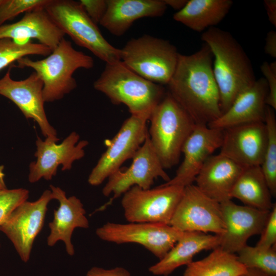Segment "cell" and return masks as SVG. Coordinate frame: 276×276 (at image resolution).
Masks as SVG:
<instances>
[{
  "mask_svg": "<svg viewBox=\"0 0 276 276\" xmlns=\"http://www.w3.org/2000/svg\"><path fill=\"white\" fill-rule=\"evenodd\" d=\"M184 188L163 184L149 189L131 187L123 194L121 200L125 219L132 223L170 225Z\"/></svg>",
  "mask_w": 276,
  "mask_h": 276,
  "instance_id": "ba28073f",
  "label": "cell"
},
{
  "mask_svg": "<svg viewBox=\"0 0 276 276\" xmlns=\"http://www.w3.org/2000/svg\"><path fill=\"white\" fill-rule=\"evenodd\" d=\"M244 168L220 153L212 155L197 174L196 186L206 196L219 203L231 200L232 190Z\"/></svg>",
  "mask_w": 276,
  "mask_h": 276,
  "instance_id": "44dd1931",
  "label": "cell"
},
{
  "mask_svg": "<svg viewBox=\"0 0 276 276\" xmlns=\"http://www.w3.org/2000/svg\"><path fill=\"white\" fill-rule=\"evenodd\" d=\"M107 4L100 24L117 36L123 35L139 19L162 16L167 8L164 0H107Z\"/></svg>",
  "mask_w": 276,
  "mask_h": 276,
  "instance_id": "603a6c76",
  "label": "cell"
},
{
  "mask_svg": "<svg viewBox=\"0 0 276 276\" xmlns=\"http://www.w3.org/2000/svg\"><path fill=\"white\" fill-rule=\"evenodd\" d=\"M220 205L225 232L219 235V247L232 254L238 252L246 245L250 237L262 233L271 211L237 205L231 200Z\"/></svg>",
  "mask_w": 276,
  "mask_h": 276,
  "instance_id": "2e32d148",
  "label": "cell"
},
{
  "mask_svg": "<svg viewBox=\"0 0 276 276\" xmlns=\"http://www.w3.org/2000/svg\"><path fill=\"white\" fill-rule=\"evenodd\" d=\"M3 0H0V5L3 3Z\"/></svg>",
  "mask_w": 276,
  "mask_h": 276,
  "instance_id": "b9f144b4",
  "label": "cell"
},
{
  "mask_svg": "<svg viewBox=\"0 0 276 276\" xmlns=\"http://www.w3.org/2000/svg\"><path fill=\"white\" fill-rule=\"evenodd\" d=\"M121 50V61L128 68L162 85L169 82L179 54L168 40L146 34L131 39Z\"/></svg>",
  "mask_w": 276,
  "mask_h": 276,
  "instance_id": "52a82bcc",
  "label": "cell"
},
{
  "mask_svg": "<svg viewBox=\"0 0 276 276\" xmlns=\"http://www.w3.org/2000/svg\"><path fill=\"white\" fill-rule=\"evenodd\" d=\"M264 52L269 56L276 57V32L274 30L269 31L265 38Z\"/></svg>",
  "mask_w": 276,
  "mask_h": 276,
  "instance_id": "8d00e7d4",
  "label": "cell"
},
{
  "mask_svg": "<svg viewBox=\"0 0 276 276\" xmlns=\"http://www.w3.org/2000/svg\"><path fill=\"white\" fill-rule=\"evenodd\" d=\"M52 200L51 190H45L36 201L21 203L0 226V231L10 240L25 263L30 259L34 242L43 227L48 205Z\"/></svg>",
  "mask_w": 276,
  "mask_h": 276,
  "instance_id": "7c38bea8",
  "label": "cell"
},
{
  "mask_svg": "<svg viewBox=\"0 0 276 276\" xmlns=\"http://www.w3.org/2000/svg\"><path fill=\"white\" fill-rule=\"evenodd\" d=\"M53 199L57 200L59 207L54 211V218L49 224L50 234L47 244L53 246L58 241L64 243L67 254L73 256L75 250L72 236L76 228H88L89 223L81 200L75 196L67 197L60 188L50 185Z\"/></svg>",
  "mask_w": 276,
  "mask_h": 276,
  "instance_id": "d6986e66",
  "label": "cell"
},
{
  "mask_svg": "<svg viewBox=\"0 0 276 276\" xmlns=\"http://www.w3.org/2000/svg\"><path fill=\"white\" fill-rule=\"evenodd\" d=\"M261 236L256 246L269 248L276 246V204L273 203L267 223L261 234Z\"/></svg>",
  "mask_w": 276,
  "mask_h": 276,
  "instance_id": "836d02e7",
  "label": "cell"
},
{
  "mask_svg": "<svg viewBox=\"0 0 276 276\" xmlns=\"http://www.w3.org/2000/svg\"><path fill=\"white\" fill-rule=\"evenodd\" d=\"M237 253L239 261L246 269H257L276 276V246L263 248L246 245Z\"/></svg>",
  "mask_w": 276,
  "mask_h": 276,
  "instance_id": "f546056e",
  "label": "cell"
},
{
  "mask_svg": "<svg viewBox=\"0 0 276 276\" xmlns=\"http://www.w3.org/2000/svg\"><path fill=\"white\" fill-rule=\"evenodd\" d=\"M132 159L129 168L125 170L120 169L108 177L102 193L106 197L113 194L111 201L134 186L149 189L153 184L154 179L157 178H161L166 182L171 179L152 146L148 133Z\"/></svg>",
  "mask_w": 276,
  "mask_h": 276,
  "instance_id": "4fadbf2b",
  "label": "cell"
},
{
  "mask_svg": "<svg viewBox=\"0 0 276 276\" xmlns=\"http://www.w3.org/2000/svg\"><path fill=\"white\" fill-rule=\"evenodd\" d=\"M11 70L9 68L0 79V95L13 102L26 119L35 121L45 138L59 139L45 113L42 95L43 84L40 78L34 72L24 80H15L11 77Z\"/></svg>",
  "mask_w": 276,
  "mask_h": 276,
  "instance_id": "9a60e30c",
  "label": "cell"
},
{
  "mask_svg": "<svg viewBox=\"0 0 276 276\" xmlns=\"http://www.w3.org/2000/svg\"><path fill=\"white\" fill-rule=\"evenodd\" d=\"M264 4L269 21L276 27V1L265 0Z\"/></svg>",
  "mask_w": 276,
  "mask_h": 276,
  "instance_id": "74e56055",
  "label": "cell"
},
{
  "mask_svg": "<svg viewBox=\"0 0 276 276\" xmlns=\"http://www.w3.org/2000/svg\"><path fill=\"white\" fill-rule=\"evenodd\" d=\"M167 85L169 93L196 125H208L221 115L213 55L205 43L194 54H179Z\"/></svg>",
  "mask_w": 276,
  "mask_h": 276,
  "instance_id": "6da1fadb",
  "label": "cell"
},
{
  "mask_svg": "<svg viewBox=\"0 0 276 276\" xmlns=\"http://www.w3.org/2000/svg\"><path fill=\"white\" fill-rule=\"evenodd\" d=\"M201 40L209 47L213 55V74L223 113L237 96L257 79L247 54L229 32L212 27L203 32Z\"/></svg>",
  "mask_w": 276,
  "mask_h": 276,
  "instance_id": "7a4b0ae2",
  "label": "cell"
},
{
  "mask_svg": "<svg viewBox=\"0 0 276 276\" xmlns=\"http://www.w3.org/2000/svg\"><path fill=\"white\" fill-rule=\"evenodd\" d=\"M148 121L152 146L163 168H171L178 163L182 146L196 124L168 91Z\"/></svg>",
  "mask_w": 276,
  "mask_h": 276,
  "instance_id": "5b68a950",
  "label": "cell"
},
{
  "mask_svg": "<svg viewBox=\"0 0 276 276\" xmlns=\"http://www.w3.org/2000/svg\"><path fill=\"white\" fill-rule=\"evenodd\" d=\"M265 124L267 142L261 168L272 197L276 195V118L274 109L266 106Z\"/></svg>",
  "mask_w": 276,
  "mask_h": 276,
  "instance_id": "83f0119b",
  "label": "cell"
},
{
  "mask_svg": "<svg viewBox=\"0 0 276 276\" xmlns=\"http://www.w3.org/2000/svg\"><path fill=\"white\" fill-rule=\"evenodd\" d=\"M223 138V129L196 125L182 146L183 159L175 176L163 185L185 187L193 184L205 162L221 147Z\"/></svg>",
  "mask_w": 276,
  "mask_h": 276,
  "instance_id": "ac0fdd59",
  "label": "cell"
},
{
  "mask_svg": "<svg viewBox=\"0 0 276 276\" xmlns=\"http://www.w3.org/2000/svg\"><path fill=\"white\" fill-rule=\"evenodd\" d=\"M29 195V191L24 188L7 189L0 192V226L18 205L27 200Z\"/></svg>",
  "mask_w": 276,
  "mask_h": 276,
  "instance_id": "1f68e13d",
  "label": "cell"
},
{
  "mask_svg": "<svg viewBox=\"0 0 276 276\" xmlns=\"http://www.w3.org/2000/svg\"><path fill=\"white\" fill-rule=\"evenodd\" d=\"M170 225L152 223L121 224L107 222L96 229L101 240L118 244L134 243L143 246L159 260L173 247L182 235Z\"/></svg>",
  "mask_w": 276,
  "mask_h": 276,
  "instance_id": "30bf717a",
  "label": "cell"
},
{
  "mask_svg": "<svg viewBox=\"0 0 276 276\" xmlns=\"http://www.w3.org/2000/svg\"><path fill=\"white\" fill-rule=\"evenodd\" d=\"M223 130L220 154L244 168L261 166L267 142L265 122L240 124Z\"/></svg>",
  "mask_w": 276,
  "mask_h": 276,
  "instance_id": "e0dca14e",
  "label": "cell"
},
{
  "mask_svg": "<svg viewBox=\"0 0 276 276\" xmlns=\"http://www.w3.org/2000/svg\"><path fill=\"white\" fill-rule=\"evenodd\" d=\"M170 225L184 232H225L220 203L208 197L193 184L186 186Z\"/></svg>",
  "mask_w": 276,
  "mask_h": 276,
  "instance_id": "9c48e42d",
  "label": "cell"
},
{
  "mask_svg": "<svg viewBox=\"0 0 276 276\" xmlns=\"http://www.w3.org/2000/svg\"><path fill=\"white\" fill-rule=\"evenodd\" d=\"M267 86L268 94L266 100L267 106L276 109V62H264L260 66Z\"/></svg>",
  "mask_w": 276,
  "mask_h": 276,
  "instance_id": "d6a6232c",
  "label": "cell"
},
{
  "mask_svg": "<svg viewBox=\"0 0 276 276\" xmlns=\"http://www.w3.org/2000/svg\"><path fill=\"white\" fill-rule=\"evenodd\" d=\"M272 197L260 166L244 168L231 193L232 198L262 211L271 210Z\"/></svg>",
  "mask_w": 276,
  "mask_h": 276,
  "instance_id": "484cf974",
  "label": "cell"
},
{
  "mask_svg": "<svg viewBox=\"0 0 276 276\" xmlns=\"http://www.w3.org/2000/svg\"><path fill=\"white\" fill-rule=\"evenodd\" d=\"M52 50L30 40L18 42L10 38L0 39V71L19 59L29 55H49Z\"/></svg>",
  "mask_w": 276,
  "mask_h": 276,
  "instance_id": "f1b7e54d",
  "label": "cell"
},
{
  "mask_svg": "<svg viewBox=\"0 0 276 276\" xmlns=\"http://www.w3.org/2000/svg\"><path fill=\"white\" fill-rule=\"evenodd\" d=\"M18 67H30L34 70L43 84L44 102L62 99L77 87L73 74L79 68L90 69L94 66L93 58L75 49L64 37L46 58L33 60L28 57L17 61Z\"/></svg>",
  "mask_w": 276,
  "mask_h": 276,
  "instance_id": "277c9868",
  "label": "cell"
},
{
  "mask_svg": "<svg viewBox=\"0 0 276 276\" xmlns=\"http://www.w3.org/2000/svg\"><path fill=\"white\" fill-rule=\"evenodd\" d=\"M94 88L112 104H124L131 115L147 119L166 94L163 85L141 77L119 61L106 63Z\"/></svg>",
  "mask_w": 276,
  "mask_h": 276,
  "instance_id": "3957f363",
  "label": "cell"
},
{
  "mask_svg": "<svg viewBox=\"0 0 276 276\" xmlns=\"http://www.w3.org/2000/svg\"><path fill=\"white\" fill-rule=\"evenodd\" d=\"M79 139V135L75 131L59 144H57L59 139L45 138L43 141L37 136L34 153L36 160L30 164L29 181L35 183L41 178L51 180L56 175L59 165L62 166V171L70 170L75 161L84 156V149L89 143Z\"/></svg>",
  "mask_w": 276,
  "mask_h": 276,
  "instance_id": "5bb4252c",
  "label": "cell"
},
{
  "mask_svg": "<svg viewBox=\"0 0 276 276\" xmlns=\"http://www.w3.org/2000/svg\"><path fill=\"white\" fill-rule=\"evenodd\" d=\"M220 236L199 232H184L167 254L149 268L153 275L168 276L177 268L187 265L194 257L204 250L219 246Z\"/></svg>",
  "mask_w": 276,
  "mask_h": 276,
  "instance_id": "cb8c5ba5",
  "label": "cell"
},
{
  "mask_svg": "<svg viewBox=\"0 0 276 276\" xmlns=\"http://www.w3.org/2000/svg\"><path fill=\"white\" fill-rule=\"evenodd\" d=\"M268 86L265 79L256 80L250 87L240 93L228 109L208 126L225 128L246 123L265 122Z\"/></svg>",
  "mask_w": 276,
  "mask_h": 276,
  "instance_id": "ffe728a7",
  "label": "cell"
},
{
  "mask_svg": "<svg viewBox=\"0 0 276 276\" xmlns=\"http://www.w3.org/2000/svg\"><path fill=\"white\" fill-rule=\"evenodd\" d=\"M233 4L231 0H189L173 19L193 31L202 32L222 21Z\"/></svg>",
  "mask_w": 276,
  "mask_h": 276,
  "instance_id": "d4e9b609",
  "label": "cell"
},
{
  "mask_svg": "<svg viewBox=\"0 0 276 276\" xmlns=\"http://www.w3.org/2000/svg\"><path fill=\"white\" fill-rule=\"evenodd\" d=\"M239 276H270L265 272L254 268H247L246 271Z\"/></svg>",
  "mask_w": 276,
  "mask_h": 276,
  "instance_id": "ab89813d",
  "label": "cell"
},
{
  "mask_svg": "<svg viewBox=\"0 0 276 276\" xmlns=\"http://www.w3.org/2000/svg\"><path fill=\"white\" fill-rule=\"evenodd\" d=\"M86 276H131L130 273L122 267L104 269L94 266L88 270Z\"/></svg>",
  "mask_w": 276,
  "mask_h": 276,
  "instance_id": "d590c367",
  "label": "cell"
},
{
  "mask_svg": "<svg viewBox=\"0 0 276 276\" xmlns=\"http://www.w3.org/2000/svg\"><path fill=\"white\" fill-rule=\"evenodd\" d=\"M148 121L146 118L133 115L124 121L89 175V185H100L120 169L126 160L132 158L148 133Z\"/></svg>",
  "mask_w": 276,
  "mask_h": 276,
  "instance_id": "8fae6325",
  "label": "cell"
},
{
  "mask_svg": "<svg viewBox=\"0 0 276 276\" xmlns=\"http://www.w3.org/2000/svg\"><path fill=\"white\" fill-rule=\"evenodd\" d=\"M167 6H170L177 11L182 9L188 0H164Z\"/></svg>",
  "mask_w": 276,
  "mask_h": 276,
  "instance_id": "f35d334b",
  "label": "cell"
},
{
  "mask_svg": "<svg viewBox=\"0 0 276 276\" xmlns=\"http://www.w3.org/2000/svg\"><path fill=\"white\" fill-rule=\"evenodd\" d=\"M4 166L0 165V192L7 189L4 177L5 174L4 172Z\"/></svg>",
  "mask_w": 276,
  "mask_h": 276,
  "instance_id": "60d3db41",
  "label": "cell"
},
{
  "mask_svg": "<svg viewBox=\"0 0 276 276\" xmlns=\"http://www.w3.org/2000/svg\"><path fill=\"white\" fill-rule=\"evenodd\" d=\"M65 34L50 18L44 8L26 13L13 24L0 26V39L10 38L20 42L37 39L39 43L54 50Z\"/></svg>",
  "mask_w": 276,
  "mask_h": 276,
  "instance_id": "7402d4cb",
  "label": "cell"
},
{
  "mask_svg": "<svg viewBox=\"0 0 276 276\" xmlns=\"http://www.w3.org/2000/svg\"><path fill=\"white\" fill-rule=\"evenodd\" d=\"M51 0H3L0 5V26L20 13L45 8Z\"/></svg>",
  "mask_w": 276,
  "mask_h": 276,
  "instance_id": "4dcf8cb0",
  "label": "cell"
},
{
  "mask_svg": "<svg viewBox=\"0 0 276 276\" xmlns=\"http://www.w3.org/2000/svg\"><path fill=\"white\" fill-rule=\"evenodd\" d=\"M246 270L237 256L218 247L204 258L187 265L183 276H239Z\"/></svg>",
  "mask_w": 276,
  "mask_h": 276,
  "instance_id": "4316f807",
  "label": "cell"
},
{
  "mask_svg": "<svg viewBox=\"0 0 276 276\" xmlns=\"http://www.w3.org/2000/svg\"><path fill=\"white\" fill-rule=\"evenodd\" d=\"M86 13L93 21L100 24L107 9V0H80Z\"/></svg>",
  "mask_w": 276,
  "mask_h": 276,
  "instance_id": "e575fe53",
  "label": "cell"
},
{
  "mask_svg": "<svg viewBox=\"0 0 276 276\" xmlns=\"http://www.w3.org/2000/svg\"><path fill=\"white\" fill-rule=\"evenodd\" d=\"M44 9L56 26L77 45L88 50L106 63L121 61V49L104 37L79 2L51 0Z\"/></svg>",
  "mask_w": 276,
  "mask_h": 276,
  "instance_id": "8992f818",
  "label": "cell"
}]
</instances>
